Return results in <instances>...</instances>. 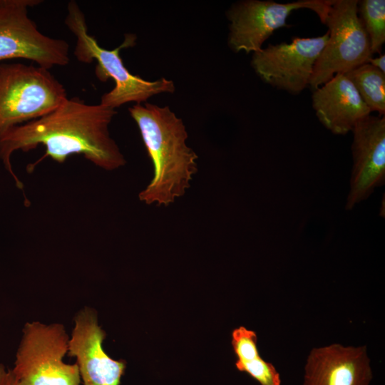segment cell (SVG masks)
<instances>
[{"label": "cell", "mask_w": 385, "mask_h": 385, "mask_svg": "<svg viewBox=\"0 0 385 385\" xmlns=\"http://www.w3.org/2000/svg\"><path fill=\"white\" fill-rule=\"evenodd\" d=\"M116 113L115 109L101 103L90 105L78 97L67 98L51 112L12 128L1 138L0 160L19 190H23L24 184L14 172L11 155L39 145L45 147L39 161L50 158L62 164L77 154L101 169L117 170L126 160L108 130Z\"/></svg>", "instance_id": "cell-1"}, {"label": "cell", "mask_w": 385, "mask_h": 385, "mask_svg": "<svg viewBox=\"0 0 385 385\" xmlns=\"http://www.w3.org/2000/svg\"><path fill=\"white\" fill-rule=\"evenodd\" d=\"M153 165V177L138 194L146 205L168 206L183 196L197 173V155L186 144L181 118L168 106L146 103L128 108Z\"/></svg>", "instance_id": "cell-2"}, {"label": "cell", "mask_w": 385, "mask_h": 385, "mask_svg": "<svg viewBox=\"0 0 385 385\" xmlns=\"http://www.w3.org/2000/svg\"><path fill=\"white\" fill-rule=\"evenodd\" d=\"M65 24L74 35L76 41L73 55L82 63H90L96 60L95 74L101 82L112 78L115 87L101 96V104L115 109L129 102L141 103L150 97L162 93H173L172 81L161 78L154 81H145L132 74L125 66L120 55L122 48L135 43L134 34L125 35L124 41L113 50L101 47L94 36L88 34L86 17L78 4L71 1L67 6Z\"/></svg>", "instance_id": "cell-3"}, {"label": "cell", "mask_w": 385, "mask_h": 385, "mask_svg": "<svg viewBox=\"0 0 385 385\" xmlns=\"http://www.w3.org/2000/svg\"><path fill=\"white\" fill-rule=\"evenodd\" d=\"M66 98V88L48 69L0 63V139L12 128L51 112Z\"/></svg>", "instance_id": "cell-4"}, {"label": "cell", "mask_w": 385, "mask_h": 385, "mask_svg": "<svg viewBox=\"0 0 385 385\" xmlns=\"http://www.w3.org/2000/svg\"><path fill=\"white\" fill-rule=\"evenodd\" d=\"M12 370L19 385H80L78 365L63 362L68 336L59 323L26 322Z\"/></svg>", "instance_id": "cell-5"}, {"label": "cell", "mask_w": 385, "mask_h": 385, "mask_svg": "<svg viewBox=\"0 0 385 385\" xmlns=\"http://www.w3.org/2000/svg\"><path fill=\"white\" fill-rule=\"evenodd\" d=\"M357 4L358 0H332L324 21L329 38L314 67L309 84L312 90L337 73L366 63L372 56Z\"/></svg>", "instance_id": "cell-6"}, {"label": "cell", "mask_w": 385, "mask_h": 385, "mask_svg": "<svg viewBox=\"0 0 385 385\" xmlns=\"http://www.w3.org/2000/svg\"><path fill=\"white\" fill-rule=\"evenodd\" d=\"M40 0H0V61L23 58L50 69L66 66L69 46L43 34L28 15L29 8Z\"/></svg>", "instance_id": "cell-7"}, {"label": "cell", "mask_w": 385, "mask_h": 385, "mask_svg": "<svg viewBox=\"0 0 385 385\" xmlns=\"http://www.w3.org/2000/svg\"><path fill=\"white\" fill-rule=\"evenodd\" d=\"M332 0H298L288 3L246 0L235 4L228 11L230 21L229 44L236 52H256L274 31L288 26L293 11L308 9L316 13L322 24Z\"/></svg>", "instance_id": "cell-8"}, {"label": "cell", "mask_w": 385, "mask_h": 385, "mask_svg": "<svg viewBox=\"0 0 385 385\" xmlns=\"http://www.w3.org/2000/svg\"><path fill=\"white\" fill-rule=\"evenodd\" d=\"M328 38L327 31L317 37H294L290 43L270 44L253 53L252 66L265 83L298 94L309 86L314 65Z\"/></svg>", "instance_id": "cell-9"}, {"label": "cell", "mask_w": 385, "mask_h": 385, "mask_svg": "<svg viewBox=\"0 0 385 385\" xmlns=\"http://www.w3.org/2000/svg\"><path fill=\"white\" fill-rule=\"evenodd\" d=\"M353 168L346 209L351 210L385 182V118L368 115L354 127Z\"/></svg>", "instance_id": "cell-10"}, {"label": "cell", "mask_w": 385, "mask_h": 385, "mask_svg": "<svg viewBox=\"0 0 385 385\" xmlns=\"http://www.w3.org/2000/svg\"><path fill=\"white\" fill-rule=\"evenodd\" d=\"M106 332L98 324L96 311L81 309L74 317L68 354L75 357L83 385H119L125 369L103 350Z\"/></svg>", "instance_id": "cell-11"}, {"label": "cell", "mask_w": 385, "mask_h": 385, "mask_svg": "<svg viewBox=\"0 0 385 385\" xmlns=\"http://www.w3.org/2000/svg\"><path fill=\"white\" fill-rule=\"evenodd\" d=\"M371 379L366 346L333 344L311 351L304 385H369Z\"/></svg>", "instance_id": "cell-12"}, {"label": "cell", "mask_w": 385, "mask_h": 385, "mask_svg": "<svg viewBox=\"0 0 385 385\" xmlns=\"http://www.w3.org/2000/svg\"><path fill=\"white\" fill-rule=\"evenodd\" d=\"M312 107L320 123L335 135H346L371 111L344 73L314 90Z\"/></svg>", "instance_id": "cell-13"}, {"label": "cell", "mask_w": 385, "mask_h": 385, "mask_svg": "<svg viewBox=\"0 0 385 385\" xmlns=\"http://www.w3.org/2000/svg\"><path fill=\"white\" fill-rule=\"evenodd\" d=\"M257 334L241 326L232 332V346L237 356L236 368L247 373L260 385H281L279 372L274 366L265 361L257 346Z\"/></svg>", "instance_id": "cell-14"}, {"label": "cell", "mask_w": 385, "mask_h": 385, "mask_svg": "<svg viewBox=\"0 0 385 385\" xmlns=\"http://www.w3.org/2000/svg\"><path fill=\"white\" fill-rule=\"evenodd\" d=\"M351 81L371 112L385 113V73L364 63L344 73Z\"/></svg>", "instance_id": "cell-15"}, {"label": "cell", "mask_w": 385, "mask_h": 385, "mask_svg": "<svg viewBox=\"0 0 385 385\" xmlns=\"http://www.w3.org/2000/svg\"><path fill=\"white\" fill-rule=\"evenodd\" d=\"M357 11L369 38L371 54L380 53L385 43V1H358Z\"/></svg>", "instance_id": "cell-16"}, {"label": "cell", "mask_w": 385, "mask_h": 385, "mask_svg": "<svg viewBox=\"0 0 385 385\" xmlns=\"http://www.w3.org/2000/svg\"><path fill=\"white\" fill-rule=\"evenodd\" d=\"M0 385H19L12 370L6 369L2 364H0Z\"/></svg>", "instance_id": "cell-17"}, {"label": "cell", "mask_w": 385, "mask_h": 385, "mask_svg": "<svg viewBox=\"0 0 385 385\" xmlns=\"http://www.w3.org/2000/svg\"><path fill=\"white\" fill-rule=\"evenodd\" d=\"M366 63H369L376 68L385 73V55L380 54L378 57L369 58Z\"/></svg>", "instance_id": "cell-18"}]
</instances>
